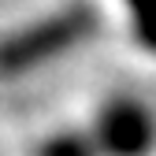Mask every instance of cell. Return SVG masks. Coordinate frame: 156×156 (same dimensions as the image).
I'll use <instances>...</instances> for the list:
<instances>
[{
	"instance_id": "1",
	"label": "cell",
	"mask_w": 156,
	"mask_h": 156,
	"mask_svg": "<svg viewBox=\"0 0 156 156\" xmlns=\"http://www.w3.org/2000/svg\"><path fill=\"white\" fill-rule=\"evenodd\" d=\"M108 8L60 4L0 26V86H19L67 63L108 30Z\"/></svg>"
},
{
	"instance_id": "2",
	"label": "cell",
	"mask_w": 156,
	"mask_h": 156,
	"mask_svg": "<svg viewBox=\"0 0 156 156\" xmlns=\"http://www.w3.org/2000/svg\"><path fill=\"white\" fill-rule=\"evenodd\" d=\"M93 156H156V104L138 89H112L78 115Z\"/></svg>"
},
{
	"instance_id": "3",
	"label": "cell",
	"mask_w": 156,
	"mask_h": 156,
	"mask_svg": "<svg viewBox=\"0 0 156 156\" xmlns=\"http://www.w3.org/2000/svg\"><path fill=\"white\" fill-rule=\"evenodd\" d=\"M112 15L119 19V37L126 48L156 63V4H123Z\"/></svg>"
},
{
	"instance_id": "4",
	"label": "cell",
	"mask_w": 156,
	"mask_h": 156,
	"mask_svg": "<svg viewBox=\"0 0 156 156\" xmlns=\"http://www.w3.org/2000/svg\"><path fill=\"white\" fill-rule=\"evenodd\" d=\"M0 156H4V152H0Z\"/></svg>"
}]
</instances>
